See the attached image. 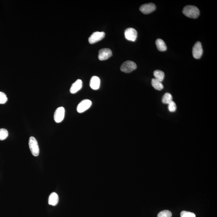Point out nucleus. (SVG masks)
<instances>
[{"label": "nucleus", "mask_w": 217, "mask_h": 217, "mask_svg": "<svg viewBox=\"0 0 217 217\" xmlns=\"http://www.w3.org/2000/svg\"><path fill=\"white\" fill-rule=\"evenodd\" d=\"M182 13L185 16L193 19L197 18L200 14L198 8L193 5H187L185 7L183 8Z\"/></svg>", "instance_id": "obj_1"}, {"label": "nucleus", "mask_w": 217, "mask_h": 217, "mask_svg": "<svg viewBox=\"0 0 217 217\" xmlns=\"http://www.w3.org/2000/svg\"><path fill=\"white\" fill-rule=\"evenodd\" d=\"M29 146L32 154L35 157H37L40 153V149L38 142L34 137H30L29 141Z\"/></svg>", "instance_id": "obj_2"}, {"label": "nucleus", "mask_w": 217, "mask_h": 217, "mask_svg": "<svg viewBox=\"0 0 217 217\" xmlns=\"http://www.w3.org/2000/svg\"><path fill=\"white\" fill-rule=\"evenodd\" d=\"M137 68L136 64L132 61H126L122 64L120 70L123 72L128 73L132 72Z\"/></svg>", "instance_id": "obj_3"}, {"label": "nucleus", "mask_w": 217, "mask_h": 217, "mask_svg": "<svg viewBox=\"0 0 217 217\" xmlns=\"http://www.w3.org/2000/svg\"><path fill=\"white\" fill-rule=\"evenodd\" d=\"M105 36L104 32H95L92 33L88 38V42L91 44H94L103 39Z\"/></svg>", "instance_id": "obj_4"}, {"label": "nucleus", "mask_w": 217, "mask_h": 217, "mask_svg": "<svg viewBox=\"0 0 217 217\" xmlns=\"http://www.w3.org/2000/svg\"><path fill=\"white\" fill-rule=\"evenodd\" d=\"M203 52L201 43L200 41H197L195 44L193 48L192 53L193 57L196 59H200L202 55Z\"/></svg>", "instance_id": "obj_5"}, {"label": "nucleus", "mask_w": 217, "mask_h": 217, "mask_svg": "<svg viewBox=\"0 0 217 217\" xmlns=\"http://www.w3.org/2000/svg\"><path fill=\"white\" fill-rule=\"evenodd\" d=\"M92 105V102L88 99H85L81 101L78 105L77 111L79 113L84 112L88 110Z\"/></svg>", "instance_id": "obj_6"}, {"label": "nucleus", "mask_w": 217, "mask_h": 217, "mask_svg": "<svg viewBox=\"0 0 217 217\" xmlns=\"http://www.w3.org/2000/svg\"><path fill=\"white\" fill-rule=\"evenodd\" d=\"M124 34L125 38L129 41H135L137 37V32L133 28H127L125 30Z\"/></svg>", "instance_id": "obj_7"}, {"label": "nucleus", "mask_w": 217, "mask_h": 217, "mask_svg": "<svg viewBox=\"0 0 217 217\" xmlns=\"http://www.w3.org/2000/svg\"><path fill=\"white\" fill-rule=\"evenodd\" d=\"M65 109L63 107H58L54 114V120L55 122L59 123L62 122L64 119Z\"/></svg>", "instance_id": "obj_8"}, {"label": "nucleus", "mask_w": 217, "mask_h": 217, "mask_svg": "<svg viewBox=\"0 0 217 217\" xmlns=\"http://www.w3.org/2000/svg\"><path fill=\"white\" fill-rule=\"evenodd\" d=\"M112 55V52L109 48H103L99 52L98 58L101 61L107 60Z\"/></svg>", "instance_id": "obj_9"}, {"label": "nucleus", "mask_w": 217, "mask_h": 217, "mask_svg": "<svg viewBox=\"0 0 217 217\" xmlns=\"http://www.w3.org/2000/svg\"><path fill=\"white\" fill-rule=\"evenodd\" d=\"M156 7L154 4L150 3L142 5L139 7V10L144 14H148L155 10Z\"/></svg>", "instance_id": "obj_10"}, {"label": "nucleus", "mask_w": 217, "mask_h": 217, "mask_svg": "<svg viewBox=\"0 0 217 217\" xmlns=\"http://www.w3.org/2000/svg\"><path fill=\"white\" fill-rule=\"evenodd\" d=\"M82 86V81L80 79L77 80L72 85L70 90V93L72 94L76 93V92L81 89Z\"/></svg>", "instance_id": "obj_11"}, {"label": "nucleus", "mask_w": 217, "mask_h": 217, "mask_svg": "<svg viewBox=\"0 0 217 217\" xmlns=\"http://www.w3.org/2000/svg\"><path fill=\"white\" fill-rule=\"evenodd\" d=\"M100 80L99 77L97 76H93L91 78L90 86L92 89L97 90L100 87Z\"/></svg>", "instance_id": "obj_12"}, {"label": "nucleus", "mask_w": 217, "mask_h": 217, "mask_svg": "<svg viewBox=\"0 0 217 217\" xmlns=\"http://www.w3.org/2000/svg\"><path fill=\"white\" fill-rule=\"evenodd\" d=\"M59 197L58 195L53 192L50 195L48 198V204L53 206L57 205L59 203Z\"/></svg>", "instance_id": "obj_13"}, {"label": "nucleus", "mask_w": 217, "mask_h": 217, "mask_svg": "<svg viewBox=\"0 0 217 217\" xmlns=\"http://www.w3.org/2000/svg\"><path fill=\"white\" fill-rule=\"evenodd\" d=\"M156 44L157 48L159 51L163 52L167 50V47L165 42L161 39L157 40L156 41Z\"/></svg>", "instance_id": "obj_14"}, {"label": "nucleus", "mask_w": 217, "mask_h": 217, "mask_svg": "<svg viewBox=\"0 0 217 217\" xmlns=\"http://www.w3.org/2000/svg\"><path fill=\"white\" fill-rule=\"evenodd\" d=\"M151 83L153 87L157 90L161 91L164 88L162 83L155 78H153L152 80Z\"/></svg>", "instance_id": "obj_15"}, {"label": "nucleus", "mask_w": 217, "mask_h": 217, "mask_svg": "<svg viewBox=\"0 0 217 217\" xmlns=\"http://www.w3.org/2000/svg\"><path fill=\"white\" fill-rule=\"evenodd\" d=\"M154 75L155 78L160 82H162L164 78V74L163 72L161 70H157L154 72Z\"/></svg>", "instance_id": "obj_16"}, {"label": "nucleus", "mask_w": 217, "mask_h": 217, "mask_svg": "<svg viewBox=\"0 0 217 217\" xmlns=\"http://www.w3.org/2000/svg\"><path fill=\"white\" fill-rule=\"evenodd\" d=\"M162 102L164 104H168L172 101V97L171 94L167 92L163 95L162 98Z\"/></svg>", "instance_id": "obj_17"}, {"label": "nucleus", "mask_w": 217, "mask_h": 217, "mask_svg": "<svg viewBox=\"0 0 217 217\" xmlns=\"http://www.w3.org/2000/svg\"><path fill=\"white\" fill-rule=\"evenodd\" d=\"M9 133L7 130L4 128L0 129V140H3L6 139L8 136Z\"/></svg>", "instance_id": "obj_18"}, {"label": "nucleus", "mask_w": 217, "mask_h": 217, "mask_svg": "<svg viewBox=\"0 0 217 217\" xmlns=\"http://www.w3.org/2000/svg\"><path fill=\"white\" fill-rule=\"evenodd\" d=\"M172 213L170 211L165 210L161 211L158 214L157 217H171Z\"/></svg>", "instance_id": "obj_19"}, {"label": "nucleus", "mask_w": 217, "mask_h": 217, "mask_svg": "<svg viewBox=\"0 0 217 217\" xmlns=\"http://www.w3.org/2000/svg\"><path fill=\"white\" fill-rule=\"evenodd\" d=\"M8 100L7 95L3 92H0V104H4Z\"/></svg>", "instance_id": "obj_20"}, {"label": "nucleus", "mask_w": 217, "mask_h": 217, "mask_svg": "<svg viewBox=\"0 0 217 217\" xmlns=\"http://www.w3.org/2000/svg\"><path fill=\"white\" fill-rule=\"evenodd\" d=\"M181 217H196V216L193 213L183 211L181 212Z\"/></svg>", "instance_id": "obj_21"}, {"label": "nucleus", "mask_w": 217, "mask_h": 217, "mask_svg": "<svg viewBox=\"0 0 217 217\" xmlns=\"http://www.w3.org/2000/svg\"><path fill=\"white\" fill-rule=\"evenodd\" d=\"M168 110L171 112H173L176 111L177 110V106L176 103L174 102L173 101H171V103L168 104Z\"/></svg>", "instance_id": "obj_22"}]
</instances>
